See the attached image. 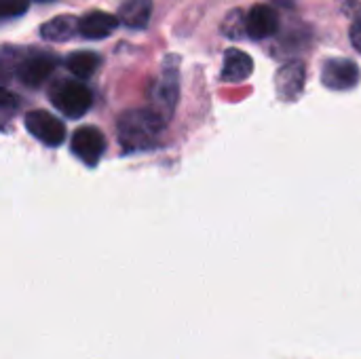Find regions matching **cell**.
<instances>
[{
    "mask_svg": "<svg viewBox=\"0 0 361 359\" xmlns=\"http://www.w3.org/2000/svg\"><path fill=\"white\" fill-rule=\"evenodd\" d=\"M167 121L152 108H133L118 116L116 131L125 152H140L157 148L163 140Z\"/></svg>",
    "mask_w": 361,
    "mask_h": 359,
    "instance_id": "1",
    "label": "cell"
},
{
    "mask_svg": "<svg viewBox=\"0 0 361 359\" xmlns=\"http://www.w3.org/2000/svg\"><path fill=\"white\" fill-rule=\"evenodd\" d=\"M180 97V74H178V57H167L159 78L152 83L148 91V108H152L167 123L173 116L176 104Z\"/></svg>",
    "mask_w": 361,
    "mask_h": 359,
    "instance_id": "2",
    "label": "cell"
},
{
    "mask_svg": "<svg viewBox=\"0 0 361 359\" xmlns=\"http://www.w3.org/2000/svg\"><path fill=\"white\" fill-rule=\"evenodd\" d=\"M49 99L68 118H80L91 108L93 95L85 83L72 78H59L51 85Z\"/></svg>",
    "mask_w": 361,
    "mask_h": 359,
    "instance_id": "3",
    "label": "cell"
},
{
    "mask_svg": "<svg viewBox=\"0 0 361 359\" xmlns=\"http://www.w3.org/2000/svg\"><path fill=\"white\" fill-rule=\"evenodd\" d=\"M55 68H57V59L42 49L25 51L19 57L15 55V66H13L17 80L23 83L25 87H40Z\"/></svg>",
    "mask_w": 361,
    "mask_h": 359,
    "instance_id": "4",
    "label": "cell"
},
{
    "mask_svg": "<svg viewBox=\"0 0 361 359\" xmlns=\"http://www.w3.org/2000/svg\"><path fill=\"white\" fill-rule=\"evenodd\" d=\"M25 129L47 146H59L66 140V127L59 118H55L47 110H32L23 118Z\"/></svg>",
    "mask_w": 361,
    "mask_h": 359,
    "instance_id": "5",
    "label": "cell"
},
{
    "mask_svg": "<svg viewBox=\"0 0 361 359\" xmlns=\"http://www.w3.org/2000/svg\"><path fill=\"white\" fill-rule=\"evenodd\" d=\"M322 80L332 91H347L360 83V66L345 57H332L324 61Z\"/></svg>",
    "mask_w": 361,
    "mask_h": 359,
    "instance_id": "6",
    "label": "cell"
},
{
    "mask_svg": "<svg viewBox=\"0 0 361 359\" xmlns=\"http://www.w3.org/2000/svg\"><path fill=\"white\" fill-rule=\"evenodd\" d=\"M72 152L87 165H97V161L102 159L104 150H106V138L97 127H80L74 131L72 142H70Z\"/></svg>",
    "mask_w": 361,
    "mask_h": 359,
    "instance_id": "7",
    "label": "cell"
},
{
    "mask_svg": "<svg viewBox=\"0 0 361 359\" xmlns=\"http://www.w3.org/2000/svg\"><path fill=\"white\" fill-rule=\"evenodd\" d=\"M305 80H307V68H305L302 61H288V63H283L277 70V74H275L277 95L283 102L298 99L302 89H305Z\"/></svg>",
    "mask_w": 361,
    "mask_h": 359,
    "instance_id": "8",
    "label": "cell"
},
{
    "mask_svg": "<svg viewBox=\"0 0 361 359\" xmlns=\"http://www.w3.org/2000/svg\"><path fill=\"white\" fill-rule=\"evenodd\" d=\"M247 36L254 40H262L269 36H275L279 30V15L271 4H256L250 8L247 17Z\"/></svg>",
    "mask_w": 361,
    "mask_h": 359,
    "instance_id": "9",
    "label": "cell"
},
{
    "mask_svg": "<svg viewBox=\"0 0 361 359\" xmlns=\"http://www.w3.org/2000/svg\"><path fill=\"white\" fill-rule=\"evenodd\" d=\"M118 23H121L118 15H110L106 11H91L78 19V32L82 38L99 40L110 36L118 28Z\"/></svg>",
    "mask_w": 361,
    "mask_h": 359,
    "instance_id": "10",
    "label": "cell"
},
{
    "mask_svg": "<svg viewBox=\"0 0 361 359\" xmlns=\"http://www.w3.org/2000/svg\"><path fill=\"white\" fill-rule=\"evenodd\" d=\"M252 70H254V61L247 53L239 49H228L224 53V66L220 78L224 83H241L252 74Z\"/></svg>",
    "mask_w": 361,
    "mask_h": 359,
    "instance_id": "11",
    "label": "cell"
},
{
    "mask_svg": "<svg viewBox=\"0 0 361 359\" xmlns=\"http://www.w3.org/2000/svg\"><path fill=\"white\" fill-rule=\"evenodd\" d=\"M152 15V0H125L118 8V19L127 28H146Z\"/></svg>",
    "mask_w": 361,
    "mask_h": 359,
    "instance_id": "12",
    "label": "cell"
},
{
    "mask_svg": "<svg viewBox=\"0 0 361 359\" xmlns=\"http://www.w3.org/2000/svg\"><path fill=\"white\" fill-rule=\"evenodd\" d=\"M74 34H80V32H78V19L72 15H59L40 28V36L51 42H66Z\"/></svg>",
    "mask_w": 361,
    "mask_h": 359,
    "instance_id": "13",
    "label": "cell"
},
{
    "mask_svg": "<svg viewBox=\"0 0 361 359\" xmlns=\"http://www.w3.org/2000/svg\"><path fill=\"white\" fill-rule=\"evenodd\" d=\"M99 66V55L93 51H74L66 59V68L76 76V78H89L95 74Z\"/></svg>",
    "mask_w": 361,
    "mask_h": 359,
    "instance_id": "14",
    "label": "cell"
},
{
    "mask_svg": "<svg viewBox=\"0 0 361 359\" xmlns=\"http://www.w3.org/2000/svg\"><path fill=\"white\" fill-rule=\"evenodd\" d=\"M245 13L235 8L226 15L224 23H222V32L226 38H233V40H241L247 36V23H245Z\"/></svg>",
    "mask_w": 361,
    "mask_h": 359,
    "instance_id": "15",
    "label": "cell"
},
{
    "mask_svg": "<svg viewBox=\"0 0 361 359\" xmlns=\"http://www.w3.org/2000/svg\"><path fill=\"white\" fill-rule=\"evenodd\" d=\"M30 0H0V15L2 19H11V17H19L27 11Z\"/></svg>",
    "mask_w": 361,
    "mask_h": 359,
    "instance_id": "16",
    "label": "cell"
},
{
    "mask_svg": "<svg viewBox=\"0 0 361 359\" xmlns=\"http://www.w3.org/2000/svg\"><path fill=\"white\" fill-rule=\"evenodd\" d=\"M338 6L345 15L357 19L361 17V0H338Z\"/></svg>",
    "mask_w": 361,
    "mask_h": 359,
    "instance_id": "17",
    "label": "cell"
},
{
    "mask_svg": "<svg viewBox=\"0 0 361 359\" xmlns=\"http://www.w3.org/2000/svg\"><path fill=\"white\" fill-rule=\"evenodd\" d=\"M351 42H353V47L361 53V17H357L353 21V25H351Z\"/></svg>",
    "mask_w": 361,
    "mask_h": 359,
    "instance_id": "18",
    "label": "cell"
},
{
    "mask_svg": "<svg viewBox=\"0 0 361 359\" xmlns=\"http://www.w3.org/2000/svg\"><path fill=\"white\" fill-rule=\"evenodd\" d=\"M38 2H47V0H38Z\"/></svg>",
    "mask_w": 361,
    "mask_h": 359,
    "instance_id": "19",
    "label": "cell"
}]
</instances>
